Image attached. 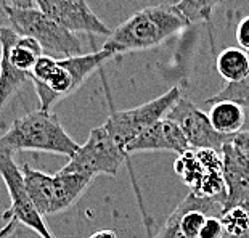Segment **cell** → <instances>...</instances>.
Wrapping results in <instances>:
<instances>
[{"instance_id":"cell-21","label":"cell","mask_w":249,"mask_h":238,"mask_svg":"<svg viewBox=\"0 0 249 238\" xmlns=\"http://www.w3.org/2000/svg\"><path fill=\"white\" fill-rule=\"evenodd\" d=\"M153 238H185L180 230V209L176 208Z\"/></svg>"},{"instance_id":"cell-1","label":"cell","mask_w":249,"mask_h":238,"mask_svg":"<svg viewBox=\"0 0 249 238\" xmlns=\"http://www.w3.org/2000/svg\"><path fill=\"white\" fill-rule=\"evenodd\" d=\"M116 58L108 50H98L92 54L56 60L49 55L39 56L34 68L29 73V81L34 84L40 108L45 113H52L55 105L61 98L70 97L90 74L100 70L105 63Z\"/></svg>"},{"instance_id":"cell-11","label":"cell","mask_w":249,"mask_h":238,"mask_svg":"<svg viewBox=\"0 0 249 238\" xmlns=\"http://www.w3.org/2000/svg\"><path fill=\"white\" fill-rule=\"evenodd\" d=\"M187 150H190V146L178 126L167 118H162L143 130L127 146V155L140 151H174L177 155H182Z\"/></svg>"},{"instance_id":"cell-22","label":"cell","mask_w":249,"mask_h":238,"mask_svg":"<svg viewBox=\"0 0 249 238\" xmlns=\"http://www.w3.org/2000/svg\"><path fill=\"white\" fill-rule=\"evenodd\" d=\"M224 227L217 216H208L198 238H224Z\"/></svg>"},{"instance_id":"cell-6","label":"cell","mask_w":249,"mask_h":238,"mask_svg":"<svg viewBox=\"0 0 249 238\" xmlns=\"http://www.w3.org/2000/svg\"><path fill=\"white\" fill-rule=\"evenodd\" d=\"M180 97H182L180 87H172L166 93L135 108L118 111L111 107V113L103 126L111 135V139L114 140V144L127 155V146L145 129L166 118V114L178 102Z\"/></svg>"},{"instance_id":"cell-3","label":"cell","mask_w":249,"mask_h":238,"mask_svg":"<svg viewBox=\"0 0 249 238\" xmlns=\"http://www.w3.org/2000/svg\"><path fill=\"white\" fill-rule=\"evenodd\" d=\"M0 150L44 151L72 158L79 150V144L65 130L53 113L42 110L31 111L17 119L3 135H0Z\"/></svg>"},{"instance_id":"cell-26","label":"cell","mask_w":249,"mask_h":238,"mask_svg":"<svg viewBox=\"0 0 249 238\" xmlns=\"http://www.w3.org/2000/svg\"><path fill=\"white\" fill-rule=\"evenodd\" d=\"M89 238H118V235H116V232L113 230H98L90 235Z\"/></svg>"},{"instance_id":"cell-13","label":"cell","mask_w":249,"mask_h":238,"mask_svg":"<svg viewBox=\"0 0 249 238\" xmlns=\"http://www.w3.org/2000/svg\"><path fill=\"white\" fill-rule=\"evenodd\" d=\"M23 179L31 201L39 211L40 216L55 214V179L50 174L37 171L31 166L24 165Z\"/></svg>"},{"instance_id":"cell-25","label":"cell","mask_w":249,"mask_h":238,"mask_svg":"<svg viewBox=\"0 0 249 238\" xmlns=\"http://www.w3.org/2000/svg\"><path fill=\"white\" fill-rule=\"evenodd\" d=\"M5 3L12 8H18V10H29V8H36V0H5Z\"/></svg>"},{"instance_id":"cell-14","label":"cell","mask_w":249,"mask_h":238,"mask_svg":"<svg viewBox=\"0 0 249 238\" xmlns=\"http://www.w3.org/2000/svg\"><path fill=\"white\" fill-rule=\"evenodd\" d=\"M55 214L63 213L81 198L93 179L76 172H66L60 169L55 176Z\"/></svg>"},{"instance_id":"cell-10","label":"cell","mask_w":249,"mask_h":238,"mask_svg":"<svg viewBox=\"0 0 249 238\" xmlns=\"http://www.w3.org/2000/svg\"><path fill=\"white\" fill-rule=\"evenodd\" d=\"M36 8L72 34L109 37L113 31L92 12L86 0H36Z\"/></svg>"},{"instance_id":"cell-27","label":"cell","mask_w":249,"mask_h":238,"mask_svg":"<svg viewBox=\"0 0 249 238\" xmlns=\"http://www.w3.org/2000/svg\"><path fill=\"white\" fill-rule=\"evenodd\" d=\"M248 55H249V54H248Z\"/></svg>"},{"instance_id":"cell-18","label":"cell","mask_w":249,"mask_h":238,"mask_svg":"<svg viewBox=\"0 0 249 238\" xmlns=\"http://www.w3.org/2000/svg\"><path fill=\"white\" fill-rule=\"evenodd\" d=\"M219 219L227 238H249V201L224 208Z\"/></svg>"},{"instance_id":"cell-19","label":"cell","mask_w":249,"mask_h":238,"mask_svg":"<svg viewBox=\"0 0 249 238\" xmlns=\"http://www.w3.org/2000/svg\"><path fill=\"white\" fill-rule=\"evenodd\" d=\"M224 0H178L176 8L190 24L196 21H211L213 12Z\"/></svg>"},{"instance_id":"cell-23","label":"cell","mask_w":249,"mask_h":238,"mask_svg":"<svg viewBox=\"0 0 249 238\" xmlns=\"http://www.w3.org/2000/svg\"><path fill=\"white\" fill-rule=\"evenodd\" d=\"M236 42L241 47V50H245L249 54V17H245L236 28Z\"/></svg>"},{"instance_id":"cell-15","label":"cell","mask_w":249,"mask_h":238,"mask_svg":"<svg viewBox=\"0 0 249 238\" xmlns=\"http://www.w3.org/2000/svg\"><path fill=\"white\" fill-rule=\"evenodd\" d=\"M209 121L213 128L224 135H236L245 126L246 114L245 110L231 102H219L211 105Z\"/></svg>"},{"instance_id":"cell-20","label":"cell","mask_w":249,"mask_h":238,"mask_svg":"<svg viewBox=\"0 0 249 238\" xmlns=\"http://www.w3.org/2000/svg\"><path fill=\"white\" fill-rule=\"evenodd\" d=\"M219 102H231L236 103L243 110L249 108V74L236 82H227V86L215 95L206 100V105H214Z\"/></svg>"},{"instance_id":"cell-7","label":"cell","mask_w":249,"mask_h":238,"mask_svg":"<svg viewBox=\"0 0 249 238\" xmlns=\"http://www.w3.org/2000/svg\"><path fill=\"white\" fill-rule=\"evenodd\" d=\"M176 174L201 198L220 201L225 206V182L222 156L214 150H187L174 163Z\"/></svg>"},{"instance_id":"cell-4","label":"cell","mask_w":249,"mask_h":238,"mask_svg":"<svg viewBox=\"0 0 249 238\" xmlns=\"http://www.w3.org/2000/svg\"><path fill=\"white\" fill-rule=\"evenodd\" d=\"M5 13L10 28L18 36L34 39L40 45L44 55L56 60L82 55L81 39L45 17L37 8L18 10L5 5Z\"/></svg>"},{"instance_id":"cell-17","label":"cell","mask_w":249,"mask_h":238,"mask_svg":"<svg viewBox=\"0 0 249 238\" xmlns=\"http://www.w3.org/2000/svg\"><path fill=\"white\" fill-rule=\"evenodd\" d=\"M29 81V74L18 71L8 60L7 47L0 44V110L17 93L23 84Z\"/></svg>"},{"instance_id":"cell-2","label":"cell","mask_w":249,"mask_h":238,"mask_svg":"<svg viewBox=\"0 0 249 238\" xmlns=\"http://www.w3.org/2000/svg\"><path fill=\"white\" fill-rule=\"evenodd\" d=\"M188 26L190 23L182 17L176 5H151L134 13L111 31L103 50H108L116 56L129 52L148 50L164 44Z\"/></svg>"},{"instance_id":"cell-9","label":"cell","mask_w":249,"mask_h":238,"mask_svg":"<svg viewBox=\"0 0 249 238\" xmlns=\"http://www.w3.org/2000/svg\"><path fill=\"white\" fill-rule=\"evenodd\" d=\"M166 118L178 126L192 150H214L220 153L222 148L235 137L219 134L211 124L209 116L185 97H180Z\"/></svg>"},{"instance_id":"cell-24","label":"cell","mask_w":249,"mask_h":238,"mask_svg":"<svg viewBox=\"0 0 249 238\" xmlns=\"http://www.w3.org/2000/svg\"><path fill=\"white\" fill-rule=\"evenodd\" d=\"M231 145L235 146L246 160H249V130L238 132V134L233 137Z\"/></svg>"},{"instance_id":"cell-12","label":"cell","mask_w":249,"mask_h":238,"mask_svg":"<svg viewBox=\"0 0 249 238\" xmlns=\"http://www.w3.org/2000/svg\"><path fill=\"white\" fill-rule=\"evenodd\" d=\"M220 156L225 182L224 208L249 201V160L231 145V142L222 148Z\"/></svg>"},{"instance_id":"cell-5","label":"cell","mask_w":249,"mask_h":238,"mask_svg":"<svg viewBox=\"0 0 249 238\" xmlns=\"http://www.w3.org/2000/svg\"><path fill=\"white\" fill-rule=\"evenodd\" d=\"M13 158V153L0 150V177L5 182L10 195V208L3 214V220L7 224L0 230V238L8 237L18 224L34 230L40 238H55L47 227L44 216L39 214V211L31 201L24 185L23 172Z\"/></svg>"},{"instance_id":"cell-16","label":"cell","mask_w":249,"mask_h":238,"mask_svg":"<svg viewBox=\"0 0 249 238\" xmlns=\"http://www.w3.org/2000/svg\"><path fill=\"white\" fill-rule=\"evenodd\" d=\"M215 68L227 82H236L249 74V55L245 50L229 47L215 58Z\"/></svg>"},{"instance_id":"cell-8","label":"cell","mask_w":249,"mask_h":238,"mask_svg":"<svg viewBox=\"0 0 249 238\" xmlns=\"http://www.w3.org/2000/svg\"><path fill=\"white\" fill-rule=\"evenodd\" d=\"M129 155L121 150L111 139L105 126H98L90 130L89 139L70 158L65 167L66 172H76L95 179L97 176H116Z\"/></svg>"}]
</instances>
